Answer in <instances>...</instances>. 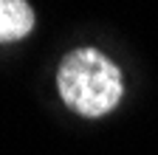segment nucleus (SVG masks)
Wrapping results in <instances>:
<instances>
[{"mask_svg":"<svg viewBox=\"0 0 158 155\" xmlns=\"http://www.w3.org/2000/svg\"><path fill=\"white\" fill-rule=\"evenodd\" d=\"M34 28V9L28 0H0V43H17Z\"/></svg>","mask_w":158,"mask_h":155,"instance_id":"obj_2","label":"nucleus"},{"mask_svg":"<svg viewBox=\"0 0 158 155\" xmlns=\"http://www.w3.org/2000/svg\"><path fill=\"white\" fill-rule=\"evenodd\" d=\"M56 90L62 102L85 119L107 116L122 102V71L96 48L71 51L56 71Z\"/></svg>","mask_w":158,"mask_h":155,"instance_id":"obj_1","label":"nucleus"}]
</instances>
